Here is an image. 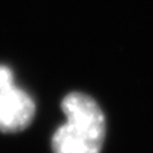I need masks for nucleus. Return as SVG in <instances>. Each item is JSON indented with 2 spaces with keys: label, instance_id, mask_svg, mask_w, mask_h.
Segmentation results:
<instances>
[{
  "label": "nucleus",
  "instance_id": "f257e3e1",
  "mask_svg": "<svg viewBox=\"0 0 153 153\" xmlns=\"http://www.w3.org/2000/svg\"><path fill=\"white\" fill-rule=\"evenodd\" d=\"M61 110L66 120L52 135V153H101L106 119L100 105L83 92H70Z\"/></svg>",
  "mask_w": 153,
  "mask_h": 153
},
{
  "label": "nucleus",
  "instance_id": "f03ea898",
  "mask_svg": "<svg viewBox=\"0 0 153 153\" xmlns=\"http://www.w3.org/2000/svg\"><path fill=\"white\" fill-rule=\"evenodd\" d=\"M36 103L23 88L18 87L13 70L0 64V133H18L31 125Z\"/></svg>",
  "mask_w": 153,
  "mask_h": 153
}]
</instances>
